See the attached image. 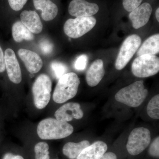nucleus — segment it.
Returning <instances> with one entry per match:
<instances>
[{
    "label": "nucleus",
    "mask_w": 159,
    "mask_h": 159,
    "mask_svg": "<svg viewBox=\"0 0 159 159\" xmlns=\"http://www.w3.org/2000/svg\"><path fill=\"white\" fill-rule=\"evenodd\" d=\"M74 130L73 126L68 122L48 118L39 123L37 132L39 137L43 140H56L69 136Z\"/></svg>",
    "instance_id": "f257e3e1"
},
{
    "label": "nucleus",
    "mask_w": 159,
    "mask_h": 159,
    "mask_svg": "<svg viewBox=\"0 0 159 159\" xmlns=\"http://www.w3.org/2000/svg\"><path fill=\"white\" fill-rule=\"evenodd\" d=\"M80 80L74 73L63 75L58 80L53 95V100L57 103H62L74 98L78 91Z\"/></svg>",
    "instance_id": "f03ea898"
},
{
    "label": "nucleus",
    "mask_w": 159,
    "mask_h": 159,
    "mask_svg": "<svg viewBox=\"0 0 159 159\" xmlns=\"http://www.w3.org/2000/svg\"><path fill=\"white\" fill-rule=\"evenodd\" d=\"M148 94L143 80L131 84L120 90L115 95V99L130 107H138L142 104Z\"/></svg>",
    "instance_id": "7ed1b4c3"
},
{
    "label": "nucleus",
    "mask_w": 159,
    "mask_h": 159,
    "mask_svg": "<svg viewBox=\"0 0 159 159\" xmlns=\"http://www.w3.org/2000/svg\"><path fill=\"white\" fill-rule=\"evenodd\" d=\"M52 81L45 74H41L35 80L32 87L34 106L39 109L45 108L50 101Z\"/></svg>",
    "instance_id": "20e7f679"
},
{
    "label": "nucleus",
    "mask_w": 159,
    "mask_h": 159,
    "mask_svg": "<svg viewBox=\"0 0 159 159\" xmlns=\"http://www.w3.org/2000/svg\"><path fill=\"white\" fill-rule=\"evenodd\" d=\"M132 72L136 77L145 78L153 76L159 71V58L156 55H143L134 60Z\"/></svg>",
    "instance_id": "39448f33"
},
{
    "label": "nucleus",
    "mask_w": 159,
    "mask_h": 159,
    "mask_svg": "<svg viewBox=\"0 0 159 159\" xmlns=\"http://www.w3.org/2000/svg\"><path fill=\"white\" fill-rule=\"evenodd\" d=\"M96 23L97 20L92 16L69 19L65 23L64 31L69 37L78 38L92 30Z\"/></svg>",
    "instance_id": "423d86ee"
},
{
    "label": "nucleus",
    "mask_w": 159,
    "mask_h": 159,
    "mask_svg": "<svg viewBox=\"0 0 159 159\" xmlns=\"http://www.w3.org/2000/svg\"><path fill=\"white\" fill-rule=\"evenodd\" d=\"M151 141V133L148 129L139 127L134 129L129 136L126 148L129 154L136 156L148 147Z\"/></svg>",
    "instance_id": "0eeeda50"
},
{
    "label": "nucleus",
    "mask_w": 159,
    "mask_h": 159,
    "mask_svg": "<svg viewBox=\"0 0 159 159\" xmlns=\"http://www.w3.org/2000/svg\"><path fill=\"white\" fill-rule=\"evenodd\" d=\"M142 39L137 34L129 35L122 43L115 63L117 70H122L128 63L141 45Z\"/></svg>",
    "instance_id": "6e6552de"
},
{
    "label": "nucleus",
    "mask_w": 159,
    "mask_h": 159,
    "mask_svg": "<svg viewBox=\"0 0 159 159\" xmlns=\"http://www.w3.org/2000/svg\"><path fill=\"white\" fill-rule=\"evenodd\" d=\"M99 6L95 3L85 0H72L69 4L68 11L71 16L75 17L91 16L99 11Z\"/></svg>",
    "instance_id": "1a4fd4ad"
},
{
    "label": "nucleus",
    "mask_w": 159,
    "mask_h": 159,
    "mask_svg": "<svg viewBox=\"0 0 159 159\" xmlns=\"http://www.w3.org/2000/svg\"><path fill=\"white\" fill-rule=\"evenodd\" d=\"M6 69L8 77L11 82L19 84L22 80V74L19 63L14 51L10 48L5 51Z\"/></svg>",
    "instance_id": "9d476101"
},
{
    "label": "nucleus",
    "mask_w": 159,
    "mask_h": 159,
    "mask_svg": "<svg viewBox=\"0 0 159 159\" xmlns=\"http://www.w3.org/2000/svg\"><path fill=\"white\" fill-rule=\"evenodd\" d=\"M84 112L80 106L77 102H69L57 110L54 114L56 119L64 122H68L74 119H80L83 118Z\"/></svg>",
    "instance_id": "9b49d317"
},
{
    "label": "nucleus",
    "mask_w": 159,
    "mask_h": 159,
    "mask_svg": "<svg viewBox=\"0 0 159 159\" xmlns=\"http://www.w3.org/2000/svg\"><path fill=\"white\" fill-rule=\"evenodd\" d=\"M152 12V8L148 3L140 5L136 9L131 11L129 15V19L135 29L142 28L147 24Z\"/></svg>",
    "instance_id": "f8f14e48"
},
{
    "label": "nucleus",
    "mask_w": 159,
    "mask_h": 159,
    "mask_svg": "<svg viewBox=\"0 0 159 159\" xmlns=\"http://www.w3.org/2000/svg\"><path fill=\"white\" fill-rule=\"evenodd\" d=\"M18 54L27 70L31 74L38 73L42 68V59L35 52L27 49H20L18 51Z\"/></svg>",
    "instance_id": "ddd939ff"
},
{
    "label": "nucleus",
    "mask_w": 159,
    "mask_h": 159,
    "mask_svg": "<svg viewBox=\"0 0 159 159\" xmlns=\"http://www.w3.org/2000/svg\"><path fill=\"white\" fill-rule=\"evenodd\" d=\"M105 74L103 61L96 60L91 64L86 72V80L90 87H95L99 84Z\"/></svg>",
    "instance_id": "4468645a"
},
{
    "label": "nucleus",
    "mask_w": 159,
    "mask_h": 159,
    "mask_svg": "<svg viewBox=\"0 0 159 159\" xmlns=\"http://www.w3.org/2000/svg\"><path fill=\"white\" fill-rule=\"evenodd\" d=\"M20 18L21 22L32 33L39 34L42 31L43 24L36 11L25 10L20 15Z\"/></svg>",
    "instance_id": "2eb2a0df"
},
{
    "label": "nucleus",
    "mask_w": 159,
    "mask_h": 159,
    "mask_svg": "<svg viewBox=\"0 0 159 159\" xmlns=\"http://www.w3.org/2000/svg\"><path fill=\"white\" fill-rule=\"evenodd\" d=\"M107 149V145L105 142L97 141L84 148L76 159H99Z\"/></svg>",
    "instance_id": "dca6fc26"
},
{
    "label": "nucleus",
    "mask_w": 159,
    "mask_h": 159,
    "mask_svg": "<svg viewBox=\"0 0 159 159\" xmlns=\"http://www.w3.org/2000/svg\"><path fill=\"white\" fill-rule=\"evenodd\" d=\"M35 9L42 11L41 16L45 21H51L55 18L58 13V8L51 0H33Z\"/></svg>",
    "instance_id": "f3484780"
},
{
    "label": "nucleus",
    "mask_w": 159,
    "mask_h": 159,
    "mask_svg": "<svg viewBox=\"0 0 159 159\" xmlns=\"http://www.w3.org/2000/svg\"><path fill=\"white\" fill-rule=\"evenodd\" d=\"M159 52V34H154L147 39L137 52L138 56L143 55H155Z\"/></svg>",
    "instance_id": "a211bd4d"
},
{
    "label": "nucleus",
    "mask_w": 159,
    "mask_h": 159,
    "mask_svg": "<svg viewBox=\"0 0 159 159\" xmlns=\"http://www.w3.org/2000/svg\"><path fill=\"white\" fill-rule=\"evenodd\" d=\"M89 145V142L87 140L79 143L68 142L63 147V153L70 159H76L82 151Z\"/></svg>",
    "instance_id": "6ab92c4d"
},
{
    "label": "nucleus",
    "mask_w": 159,
    "mask_h": 159,
    "mask_svg": "<svg viewBox=\"0 0 159 159\" xmlns=\"http://www.w3.org/2000/svg\"><path fill=\"white\" fill-rule=\"evenodd\" d=\"M12 35L15 41L17 43H21L24 40H32L34 38L33 33L20 21H16L12 25Z\"/></svg>",
    "instance_id": "aec40b11"
},
{
    "label": "nucleus",
    "mask_w": 159,
    "mask_h": 159,
    "mask_svg": "<svg viewBox=\"0 0 159 159\" xmlns=\"http://www.w3.org/2000/svg\"><path fill=\"white\" fill-rule=\"evenodd\" d=\"M147 114L150 118L159 119V95L152 97L148 102L147 107Z\"/></svg>",
    "instance_id": "412c9836"
},
{
    "label": "nucleus",
    "mask_w": 159,
    "mask_h": 159,
    "mask_svg": "<svg viewBox=\"0 0 159 159\" xmlns=\"http://www.w3.org/2000/svg\"><path fill=\"white\" fill-rule=\"evenodd\" d=\"M49 146L46 142H40L34 146L35 159H50Z\"/></svg>",
    "instance_id": "4be33fe9"
},
{
    "label": "nucleus",
    "mask_w": 159,
    "mask_h": 159,
    "mask_svg": "<svg viewBox=\"0 0 159 159\" xmlns=\"http://www.w3.org/2000/svg\"><path fill=\"white\" fill-rule=\"evenodd\" d=\"M51 68L54 77L59 80L63 75L67 72V66L65 64L59 61H53L51 64Z\"/></svg>",
    "instance_id": "5701e85b"
},
{
    "label": "nucleus",
    "mask_w": 159,
    "mask_h": 159,
    "mask_svg": "<svg viewBox=\"0 0 159 159\" xmlns=\"http://www.w3.org/2000/svg\"><path fill=\"white\" fill-rule=\"evenodd\" d=\"M143 0H123V7L126 11L131 12L139 7Z\"/></svg>",
    "instance_id": "b1692460"
},
{
    "label": "nucleus",
    "mask_w": 159,
    "mask_h": 159,
    "mask_svg": "<svg viewBox=\"0 0 159 159\" xmlns=\"http://www.w3.org/2000/svg\"><path fill=\"white\" fill-rule=\"evenodd\" d=\"M88 57L85 54H82L77 57L74 64V67L77 71L85 70L87 65Z\"/></svg>",
    "instance_id": "393cba45"
},
{
    "label": "nucleus",
    "mask_w": 159,
    "mask_h": 159,
    "mask_svg": "<svg viewBox=\"0 0 159 159\" xmlns=\"http://www.w3.org/2000/svg\"><path fill=\"white\" fill-rule=\"evenodd\" d=\"M39 48L43 54L48 55L53 51L54 46L48 40L43 39L39 43Z\"/></svg>",
    "instance_id": "a878e982"
},
{
    "label": "nucleus",
    "mask_w": 159,
    "mask_h": 159,
    "mask_svg": "<svg viewBox=\"0 0 159 159\" xmlns=\"http://www.w3.org/2000/svg\"><path fill=\"white\" fill-rule=\"evenodd\" d=\"M148 153L151 156L155 157H159V137L158 136L152 143L149 150Z\"/></svg>",
    "instance_id": "bb28decb"
},
{
    "label": "nucleus",
    "mask_w": 159,
    "mask_h": 159,
    "mask_svg": "<svg viewBox=\"0 0 159 159\" xmlns=\"http://www.w3.org/2000/svg\"><path fill=\"white\" fill-rule=\"evenodd\" d=\"M28 0H8L9 6L11 9L18 11L22 9Z\"/></svg>",
    "instance_id": "cd10ccee"
},
{
    "label": "nucleus",
    "mask_w": 159,
    "mask_h": 159,
    "mask_svg": "<svg viewBox=\"0 0 159 159\" xmlns=\"http://www.w3.org/2000/svg\"><path fill=\"white\" fill-rule=\"evenodd\" d=\"M6 70L5 55L0 45V73H3Z\"/></svg>",
    "instance_id": "c85d7f7f"
},
{
    "label": "nucleus",
    "mask_w": 159,
    "mask_h": 159,
    "mask_svg": "<svg viewBox=\"0 0 159 159\" xmlns=\"http://www.w3.org/2000/svg\"><path fill=\"white\" fill-rule=\"evenodd\" d=\"M99 159H117L116 155L113 152L105 153Z\"/></svg>",
    "instance_id": "c756f323"
},
{
    "label": "nucleus",
    "mask_w": 159,
    "mask_h": 159,
    "mask_svg": "<svg viewBox=\"0 0 159 159\" xmlns=\"http://www.w3.org/2000/svg\"><path fill=\"white\" fill-rule=\"evenodd\" d=\"M14 155L11 153H6L3 157V159H12Z\"/></svg>",
    "instance_id": "7c9ffc66"
},
{
    "label": "nucleus",
    "mask_w": 159,
    "mask_h": 159,
    "mask_svg": "<svg viewBox=\"0 0 159 159\" xmlns=\"http://www.w3.org/2000/svg\"><path fill=\"white\" fill-rule=\"evenodd\" d=\"M156 17L157 20L159 22V8H158L156 11Z\"/></svg>",
    "instance_id": "2f4dec72"
},
{
    "label": "nucleus",
    "mask_w": 159,
    "mask_h": 159,
    "mask_svg": "<svg viewBox=\"0 0 159 159\" xmlns=\"http://www.w3.org/2000/svg\"><path fill=\"white\" fill-rule=\"evenodd\" d=\"M12 159H24L23 157L20 155H14Z\"/></svg>",
    "instance_id": "473e14b6"
}]
</instances>
